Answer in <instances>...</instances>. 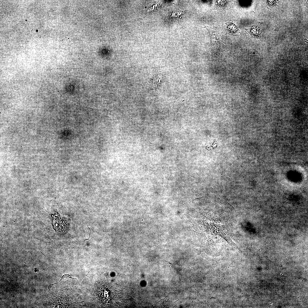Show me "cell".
Masks as SVG:
<instances>
[{"instance_id": "cell-1", "label": "cell", "mask_w": 308, "mask_h": 308, "mask_svg": "<svg viewBox=\"0 0 308 308\" xmlns=\"http://www.w3.org/2000/svg\"><path fill=\"white\" fill-rule=\"evenodd\" d=\"M53 225L54 228L57 232L60 234L64 233L68 229V221L64 218H58L53 220Z\"/></svg>"}, {"instance_id": "cell-2", "label": "cell", "mask_w": 308, "mask_h": 308, "mask_svg": "<svg viewBox=\"0 0 308 308\" xmlns=\"http://www.w3.org/2000/svg\"><path fill=\"white\" fill-rule=\"evenodd\" d=\"M225 29L226 33L229 34L237 35L240 33L238 27L232 22H228L226 23Z\"/></svg>"}, {"instance_id": "cell-3", "label": "cell", "mask_w": 308, "mask_h": 308, "mask_svg": "<svg viewBox=\"0 0 308 308\" xmlns=\"http://www.w3.org/2000/svg\"><path fill=\"white\" fill-rule=\"evenodd\" d=\"M247 30L249 33L254 37H260V30L257 27L254 26L250 29H247Z\"/></svg>"}, {"instance_id": "cell-4", "label": "cell", "mask_w": 308, "mask_h": 308, "mask_svg": "<svg viewBox=\"0 0 308 308\" xmlns=\"http://www.w3.org/2000/svg\"><path fill=\"white\" fill-rule=\"evenodd\" d=\"M184 11H182L179 9H176L175 11L172 12L170 15L175 18H181L184 13Z\"/></svg>"}]
</instances>
